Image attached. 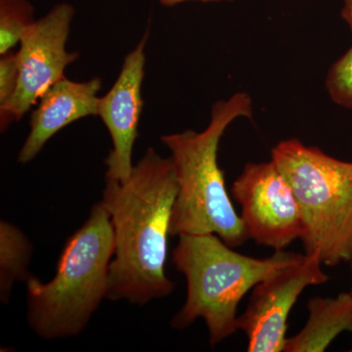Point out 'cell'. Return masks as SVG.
Here are the masks:
<instances>
[{
  "label": "cell",
  "mask_w": 352,
  "mask_h": 352,
  "mask_svg": "<svg viewBox=\"0 0 352 352\" xmlns=\"http://www.w3.org/2000/svg\"><path fill=\"white\" fill-rule=\"evenodd\" d=\"M240 118L254 119L252 97L247 92L215 102L210 124L203 131L187 129L161 136L171 153L177 182L171 236L214 233L232 248L251 239L231 201L217 161L222 136Z\"/></svg>",
  "instance_id": "2"
},
{
  "label": "cell",
  "mask_w": 352,
  "mask_h": 352,
  "mask_svg": "<svg viewBox=\"0 0 352 352\" xmlns=\"http://www.w3.org/2000/svg\"><path fill=\"white\" fill-rule=\"evenodd\" d=\"M115 252L110 212L95 204L85 224L65 245L56 275L47 283L28 280V321L44 340L75 337L107 298L109 267Z\"/></svg>",
  "instance_id": "4"
},
{
  "label": "cell",
  "mask_w": 352,
  "mask_h": 352,
  "mask_svg": "<svg viewBox=\"0 0 352 352\" xmlns=\"http://www.w3.org/2000/svg\"><path fill=\"white\" fill-rule=\"evenodd\" d=\"M325 88L336 105L352 111V45L331 66Z\"/></svg>",
  "instance_id": "14"
},
{
  "label": "cell",
  "mask_w": 352,
  "mask_h": 352,
  "mask_svg": "<svg viewBox=\"0 0 352 352\" xmlns=\"http://www.w3.org/2000/svg\"><path fill=\"white\" fill-rule=\"evenodd\" d=\"M271 160L298 201L307 254L320 252L322 263L331 267L352 263V162L296 138L278 143Z\"/></svg>",
  "instance_id": "5"
},
{
  "label": "cell",
  "mask_w": 352,
  "mask_h": 352,
  "mask_svg": "<svg viewBox=\"0 0 352 352\" xmlns=\"http://www.w3.org/2000/svg\"><path fill=\"white\" fill-rule=\"evenodd\" d=\"M75 8L67 2L57 4L36 20L20 41L17 51L19 80L15 94L0 108V129L6 131L36 105L53 85L65 78V71L80 57L69 52L67 43Z\"/></svg>",
  "instance_id": "6"
},
{
  "label": "cell",
  "mask_w": 352,
  "mask_h": 352,
  "mask_svg": "<svg viewBox=\"0 0 352 352\" xmlns=\"http://www.w3.org/2000/svg\"><path fill=\"white\" fill-rule=\"evenodd\" d=\"M19 80L17 51L0 54V108L12 99Z\"/></svg>",
  "instance_id": "15"
},
{
  "label": "cell",
  "mask_w": 352,
  "mask_h": 352,
  "mask_svg": "<svg viewBox=\"0 0 352 352\" xmlns=\"http://www.w3.org/2000/svg\"><path fill=\"white\" fill-rule=\"evenodd\" d=\"M34 9L29 0H0V54L13 50L34 24Z\"/></svg>",
  "instance_id": "13"
},
{
  "label": "cell",
  "mask_w": 352,
  "mask_h": 352,
  "mask_svg": "<svg viewBox=\"0 0 352 352\" xmlns=\"http://www.w3.org/2000/svg\"><path fill=\"white\" fill-rule=\"evenodd\" d=\"M162 6H178L180 3H184V2H190V1H199V2H231L234 1V0H157Z\"/></svg>",
  "instance_id": "17"
},
{
  "label": "cell",
  "mask_w": 352,
  "mask_h": 352,
  "mask_svg": "<svg viewBox=\"0 0 352 352\" xmlns=\"http://www.w3.org/2000/svg\"><path fill=\"white\" fill-rule=\"evenodd\" d=\"M148 38L149 32L146 31L135 48L124 58L113 87L104 96L99 97L97 116L108 129L113 145L105 160L106 176L120 182L129 179L134 166L132 153L144 106L142 85Z\"/></svg>",
  "instance_id": "9"
},
{
  "label": "cell",
  "mask_w": 352,
  "mask_h": 352,
  "mask_svg": "<svg viewBox=\"0 0 352 352\" xmlns=\"http://www.w3.org/2000/svg\"><path fill=\"white\" fill-rule=\"evenodd\" d=\"M307 310L309 315L305 328L287 339L284 351H325L340 333H352L351 289L336 298H311Z\"/></svg>",
  "instance_id": "11"
},
{
  "label": "cell",
  "mask_w": 352,
  "mask_h": 352,
  "mask_svg": "<svg viewBox=\"0 0 352 352\" xmlns=\"http://www.w3.org/2000/svg\"><path fill=\"white\" fill-rule=\"evenodd\" d=\"M231 193L242 208L241 219L245 230L258 245L284 251L302 237L298 201L272 160L245 164Z\"/></svg>",
  "instance_id": "8"
},
{
  "label": "cell",
  "mask_w": 352,
  "mask_h": 352,
  "mask_svg": "<svg viewBox=\"0 0 352 352\" xmlns=\"http://www.w3.org/2000/svg\"><path fill=\"white\" fill-rule=\"evenodd\" d=\"M320 252L305 254L300 261L280 268L254 289L244 314L238 317V330L248 339L249 352H281L286 346L292 308L309 286L326 283Z\"/></svg>",
  "instance_id": "7"
},
{
  "label": "cell",
  "mask_w": 352,
  "mask_h": 352,
  "mask_svg": "<svg viewBox=\"0 0 352 352\" xmlns=\"http://www.w3.org/2000/svg\"><path fill=\"white\" fill-rule=\"evenodd\" d=\"M340 16L352 32V0H344V6H342V10H340Z\"/></svg>",
  "instance_id": "16"
},
{
  "label": "cell",
  "mask_w": 352,
  "mask_h": 352,
  "mask_svg": "<svg viewBox=\"0 0 352 352\" xmlns=\"http://www.w3.org/2000/svg\"><path fill=\"white\" fill-rule=\"evenodd\" d=\"M178 238L173 261L186 277L187 296L170 324L184 330L204 319L212 347L238 330V305L248 292L305 256L284 250L270 258H252L234 251L214 233L183 234Z\"/></svg>",
  "instance_id": "3"
},
{
  "label": "cell",
  "mask_w": 352,
  "mask_h": 352,
  "mask_svg": "<svg viewBox=\"0 0 352 352\" xmlns=\"http://www.w3.org/2000/svg\"><path fill=\"white\" fill-rule=\"evenodd\" d=\"M101 88L100 78L75 82L65 76L53 85L32 113L31 131L21 148L18 162L30 163L64 127L83 118L97 116Z\"/></svg>",
  "instance_id": "10"
},
{
  "label": "cell",
  "mask_w": 352,
  "mask_h": 352,
  "mask_svg": "<svg viewBox=\"0 0 352 352\" xmlns=\"http://www.w3.org/2000/svg\"><path fill=\"white\" fill-rule=\"evenodd\" d=\"M351 351L352 352V349H351Z\"/></svg>",
  "instance_id": "19"
},
{
  "label": "cell",
  "mask_w": 352,
  "mask_h": 352,
  "mask_svg": "<svg viewBox=\"0 0 352 352\" xmlns=\"http://www.w3.org/2000/svg\"><path fill=\"white\" fill-rule=\"evenodd\" d=\"M176 195L173 160L154 148L145 152L126 182L106 176L102 201L110 212L115 238L108 300L144 305L173 293L175 284L164 265Z\"/></svg>",
  "instance_id": "1"
},
{
  "label": "cell",
  "mask_w": 352,
  "mask_h": 352,
  "mask_svg": "<svg viewBox=\"0 0 352 352\" xmlns=\"http://www.w3.org/2000/svg\"><path fill=\"white\" fill-rule=\"evenodd\" d=\"M32 245L18 227L0 223V300L8 303L16 282H27L32 275L28 266Z\"/></svg>",
  "instance_id": "12"
},
{
  "label": "cell",
  "mask_w": 352,
  "mask_h": 352,
  "mask_svg": "<svg viewBox=\"0 0 352 352\" xmlns=\"http://www.w3.org/2000/svg\"><path fill=\"white\" fill-rule=\"evenodd\" d=\"M351 291H352V285H351Z\"/></svg>",
  "instance_id": "18"
}]
</instances>
